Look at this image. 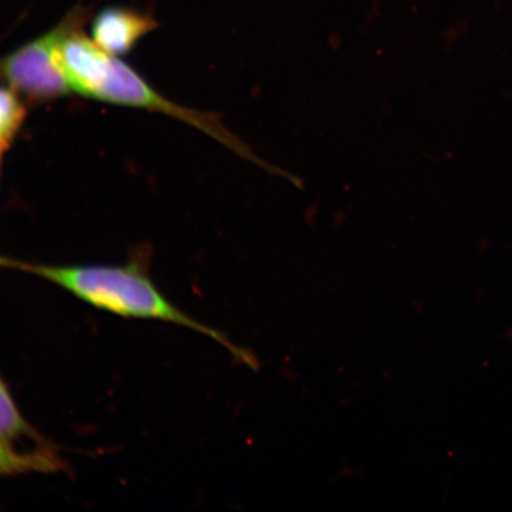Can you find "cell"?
<instances>
[{
    "label": "cell",
    "mask_w": 512,
    "mask_h": 512,
    "mask_svg": "<svg viewBox=\"0 0 512 512\" xmlns=\"http://www.w3.org/2000/svg\"><path fill=\"white\" fill-rule=\"evenodd\" d=\"M27 117L21 96L10 87H0V152L10 149Z\"/></svg>",
    "instance_id": "52a82bcc"
},
{
    "label": "cell",
    "mask_w": 512,
    "mask_h": 512,
    "mask_svg": "<svg viewBox=\"0 0 512 512\" xmlns=\"http://www.w3.org/2000/svg\"><path fill=\"white\" fill-rule=\"evenodd\" d=\"M0 438L11 444L23 438L42 441L35 428L19 411L14 396L2 377H0Z\"/></svg>",
    "instance_id": "8992f818"
},
{
    "label": "cell",
    "mask_w": 512,
    "mask_h": 512,
    "mask_svg": "<svg viewBox=\"0 0 512 512\" xmlns=\"http://www.w3.org/2000/svg\"><path fill=\"white\" fill-rule=\"evenodd\" d=\"M144 259L140 255L125 265L66 266L0 258V267L46 280L81 302L115 316L157 320L194 330L220 343L239 363L259 368L252 352L236 347L222 332L198 322L172 304L153 283Z\"/></svg>",
    "instance_id": "6da1fadb"
},
{
    "label": "cell",
    "mask_w": 512,
    "mask_h": 512,
    "mask_svg": "<svg viewBox=\"0 0 512 512\" xmlns=\"http://www.w3.org/2000/svg\"><path fill=\"white\" fill-rule=\"evenodd\" d=\"M64 465L53 447L38 445L34 450L18 451L14 445L0 438V478L55 473L63 470Z\"/></svg>",
    "instance_id": "5b68a950"
},
{
    "label": "cell",
    "mask_w": 512,
    "mask_h": 512,
    "mask_svg": "<svg viewBox=\"0 0 512 512\" xmlns=\"http://www.w3.org/2000/svg\"><path fill=\"white\" fill-rule=\"evenodd\" d=\"M63 69L73 92L85 98L169 115L200 128L230 147L234 144L209 115L188 110L166 99L136 70L117 56L107 54L91 38H75L68 44L63 53Z\"/></svg>",
    "instance_id": "7a4b0ae2"
},
{
    "label": "cell",
    "mask_w": 512,
    "mask_h": 512,
    "mask_svg": "<svg viewBox=\"0 0 512 512\" xmlns=\"http://www.w3.org/2000/svg\"><path fill=\"white\" fill-rule=\"evenodd\" d=\"M86 12L76 9L46 34L0 59V80L32 104L54 101L73 93L60 63L61 44L82 28Z\"/></svg>",
    "instance_id": "3957f363"
},
{
    "label": "cell",
    "mask_w": 512,
    "mask_h": 512,
    "mask_svg": "<svg viewBox=\"0 0 512 512\" xmlns=\"http://www.w3.org/2000/svg\"><path fill=\"white\" fill-rule=\"evenodd\" d=\"M158 27L151 16L124 8H107L99 12L92 22V40L107 54L123 56L138 42Z\"/></svg>",
    "instance_id": "277c9868"
},
{
    "label": "cell",
    "mask_w": 512,
    "mask_h": 512,
    "mask_svg": "<svg viewBox=\"0 0 512 512\" xmlns=\"http://www.w3.org/2000/svg\"><path fill=\"white\" fill-rule=\"evenodd\" d=\"M2 156H3V153H2V152H0V159H2Z\"/></svg>",
    "instance_id": "ba28073f"
}]
</instances>
